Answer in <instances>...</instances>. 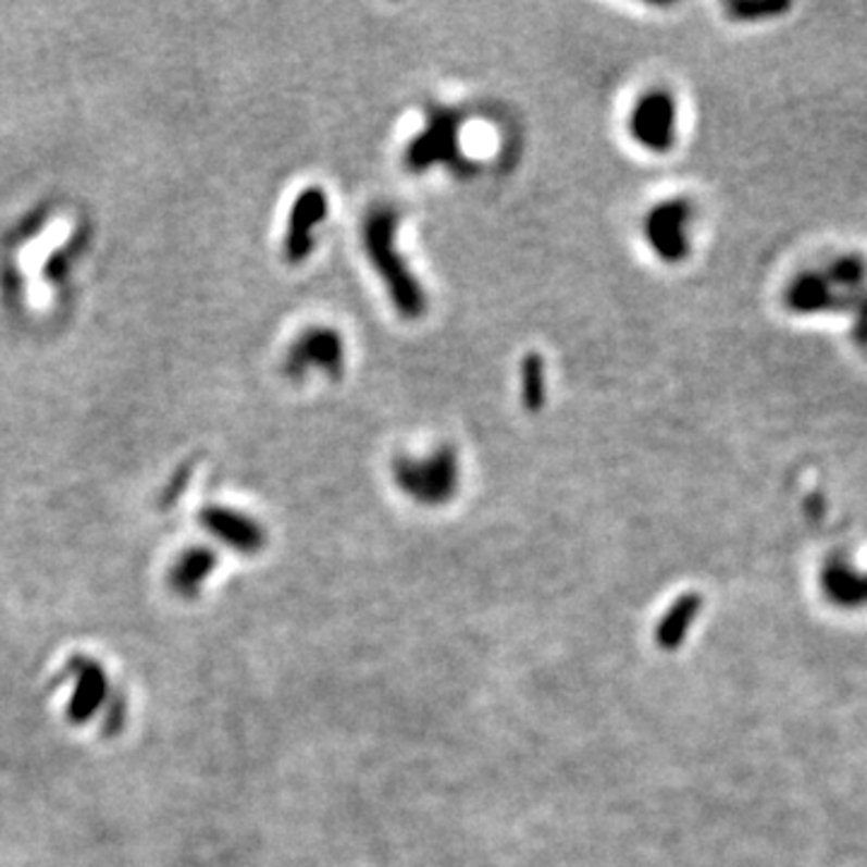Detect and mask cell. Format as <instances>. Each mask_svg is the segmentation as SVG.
I'll use <instances>...</instances> for the list:
<instances>
[{
	"label": "cell",
	"instance_id": "cell-1",
	"mask_svg": "<svg viewBox=\"0 0 867 867\" xmlns=\"http://www.w3.org/2000/svg\"><path fill=\"white\" fill-rule=\"evenodd\" d=\"M400 210L393 206L371 208L362 222V246L371 268L376 270L386 295L405 321H420L430 301L418 275L398 251Z\"/></svg>",
	"mask_w": 867,
	"mask_h": 867
},
{
	"label": "cell",
	"instance_id": "cell-2",
	"mask_svg": "<svg viewBox=\"0 0 867 867\" xmlns=\"http://www.w3.org/2000/svg\"><path fill=\"white\" fill-rule=\"evenodd\" d=\"M63 680L71 682V696L65 706L67 720L73 726H87L99 718L101 711H107L104 728L109 733H116L126 718V708H123L121 696L111 690L104 666L89 656H73L65 662Z\"/></svg>",
	"mask_w": 867,
	"mask_h": 867
},
{
	"label": "cell",
	"instance_id": "cell-3",
	"mask_svg": "<svg viewBox=\"0 0 867 867\" xmlns=\"http://www.w3.org/2000/svg\"><path fill=\"white\" fill-rule=\"evenodd\" d=\"M398 490L420 506H444L456 497L460 484L458 456L450 446L432 450L430 456H405L393 466Z\"/></svg>",
	"mask_w": 867,
	"mask_h": 867
},
{
	"label": "cell",
	"instance_id": "cell-4",
	"mask_svg": "<svg viewBox=\"0 0 867 867\" xmlns=\"http://www.w3.org/2000/svg\"><path fill=\"white\" fill-rule=\"evenodd\" d=\"M460 128L463 116L454 109L438 107L426 114L424 126L414 133V138L405 148L402 162L410 172L420 174L432 166H450L454 172H468V162L460 154Z\"/></svg>",
	"mask_w": 867,
	"mask_h": 867
},
{
	"label": "cell",
	"instance_id": "cell-5",
	"mask_svg": "<svg viewBox=\"0 0 867 867\" xmlns=\"http://www.w3.org/2000/svg\"><path fill=\"white\" fill-rule=\"evenodd\" d=\"M627 128L641 150L653 154H668L678 145L680 107L666 87H651L641 92L629 109Z\"/></svg>",
	"mask_w": 867,
	"mask_h": 867
},
{
	"label": "cell",
	"instance_id": "cell-6",
	"mask_svg": "<svg viewBox=\"0 0 867 867\" xmlns=\"http://www.w3.org/2000/svg\"><path fill=\"white\" fill-rule=\"evenodd\" d=\"M347 364L345 337L331 325H311L295 343L287 347L283 359L285 376L301 381L304 376L319 374L329 379H340Z\"/></svg>",
	"mask_w": 867,
	"mask_h": 867
},
{
	"label": "cell",
	"instance_id": "cell-7",
	"mask_svg": "<svg viewBox=\"0 0 867 867\" xmlns=\"http://www.w3.org/2000/svg\"><path fill=\"white\" fill-rule=\"evenodd\" d=\"M694 208L686 198H668L648 210L644 220V239L658 261L668 265L684 263L692 253L690 224Z\"/></svg>",
	"mask_w": 867,
	"mask_h": 867
},
{
	"label": "cell",
	"instance_id": "cell-8",
	"mask_svg": "<svg viewBox=\"0 0 867 867\" xmlns=\"http://www.w3.org/2000/svg\"><path fill=\"white\" fill-rule=\"evenodd\" d=\"M331 200L321 186H307L299 190L287 215L283 258L289 265L307 263L317 249V232L329 220Z\"/></svg>",
	"mask_w": 867,
	"mask_h": 867
},
{
	"label": "cell",
	"instance_id": "cell-9",
	"mask_svg": "<svg viewBox=\"0 0 867 867\" xmlns=\"http://www.w3.org/2000/svg\"><path fill=\"white\" fill-rule=\"evenodd\" d=\"M200 525L218 543L234 552H241V555H256L268 543L265 528L253 516L239 509H230V506H208V509H202Z\"/></svg>",
	"mask_w": 867,
	"mask_h": 867
},
{
	"label": "cell",
	"instance_id": "cell-10",
	"mask_svg": "<svg viewBox=\"0 0 867 867\" xmlns=\"http://www.w3.org/2000/svg\"><path fill=\"white\" fill-rule=\"evenodd\" d=\"M218 569V555L210 547H188L174 559L172 569L166 573L169 589L182 598H196L202 585Z\"/></svg>",
	"mask_w": 867,
	"mask_h": 867
},
{
	"label": "cell",
	"instance_id": "cell-11",
	"mask_svg": "<svg viewBox=\"0 0 867 867\" xmlns=\"http://www.w3.org/2000/svg\"><path fill=\"white\" fill-rule=\"evenodd\" d=\"M702 612V595L699 593H684L674 600L666 615L660 617L656 627V644L662 651H674L682 646V641L690 634L692 624Z\"/></svg>",
	"mask_w": 867,
	"mask_h": 867
},
{
	"label": "cell",
	"instance_id": "cell-12",
	"mask_svg": "<svg viewBox=\"0 0 867 867\" xmlns=\"http://www.w3.org/2000/svg\"><path fill=\"white\" fill-rule=\"evenodd\" d=\"M521 400L528 412H540L547 400V367L540 352H528L521 362Z\"/></svg>",
	"mask_w": 867,
	"mask_h": 867
},
{
	"label": "cell",
	"instance_id": "cell-13",
	"mask_svg": "<svg viewBox=\"0 0 867 867\" xmlns=\"http://www.w3.org/2000/svg\"><path fill=\"white\" fill-rule=\"evenodd\" d=\"M728 15L742 20V22H752V20H764V17H773L779 13H785L788 5L785 3H728L726 5Z\"/></svg>",
	"mask_w": 867,
	"mask_h": 867
}]
</instances>
